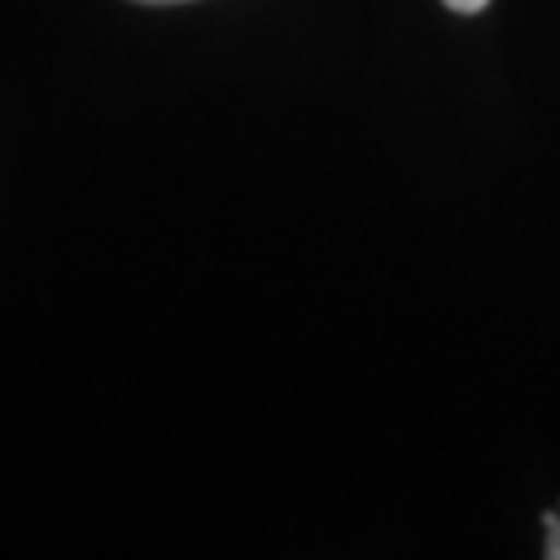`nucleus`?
<instances>
[{
  "label": "nucleus",
  "instance_id": "nucleus-1",
  "mask_svg": "<svg viewBox=\"0 0 560 560\" xmlns=\"http://www.w3.org/2000/svg\"><path fill=\"white\" fill-rule=\"evenodd\" d=\"M544 527H548V540H544V557L548 560H560V515H544Z\"/></svg>",
  "mask_w": 560,
  "mask_h": 560
},
{
  "label": "nucleus",
  "instance_id": "nucleus-3",
  "mask_svg": "<svg viewBox=\"0 0 560 560\" xmlns=\"http://www.w3.org/2000/svg\"><path fill=\"white\" fill-rule=\"evenodd\" d=\"M141 4H183V0H141Z\"/></svg>",
  "mask_w": 560,
  "mask_h": 560
},
{
  "label": "nucleus",
  "instance_id": "nucleus-2",
  "mask_svg": "<svg viewBox=\"0 0 560 560\" xmlns=\"http://www.w3.org/2000/svg\"><path fill=\"white\" fill-rule=\"evenodd\" d=\"M444 4H448L453 13H481L490 0H444Z\"/></svg>",
  "mask_w": 560,
  "mask_h": 560
}]
</instances>
